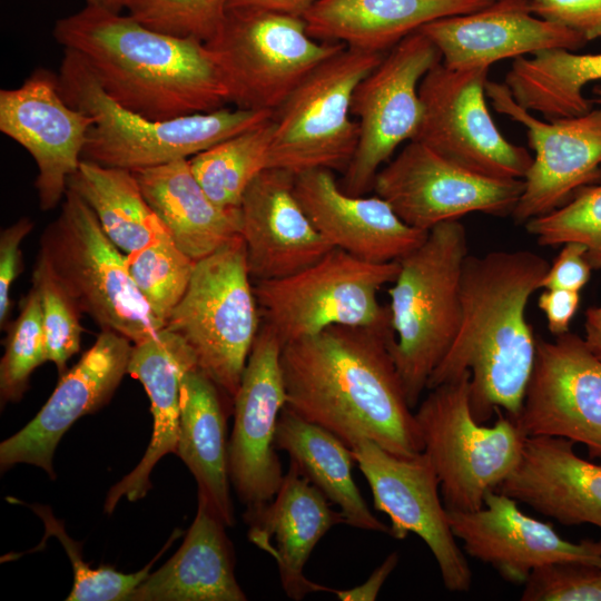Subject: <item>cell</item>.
<instances>
[{
    "mask_svg": "<svg viewBox=\"0 0 601 601\" xmlns=\"http://www.w3.org/2000/svg\"><path fill=\"white\" fill-rule=\"evenodd\" d=\"M7 332L0 362L1 406L19 402L29 387L32 372L47 362L42 304L35 285L21 299L19 315Z\"/></svg>",
    "mask_w": 601,
    "mask_h": 601,
    "instance_id": "38",
    "label": "cell"
},
{
    "mask_svg": "<svg viewBox=\"0 0 601 601\" xmlns=\"http://www.w3.org/2000/svg\"><path fill=\"white\" fill-rule=\"evenodd\" d=\"M130 276L154 316L166 325L184 297L196 260L186 255L167 230L147 245L126 254Z\"/></svg>",
    "mask_w": 601,
    "mask_h": 601,
    "instance_id": "36",
    "label": "cell"
},
{
    "mask_svg": "<svg viewBox=\"0 0 601 601\" xmlns=\"http://www.w3.org/2000/svg\"><path fill=\"white\" fill-rule=\"evenodd\" d=\"M393 339L391 324L334 325L284 344L286 406L349 447L366 439L400 455L423 452L392 355Z\"/></svg>",
    "mask_w": 601,
    "mask_h": 601,
    "instance_id": "1",
    "label": "cell"
},
{
    "mask_svg": "<svg viewBox=\"0 0 601 601\" xmlns=\"http://www.w3.org/2000/svg\"><path fill=\"white\" fill-rule=\"evenodd\" d=\"M591 265L587 259V247L578 242H568L541 280V288H558L580 292L589 282Z\"/></svg>",
    "mask_w": 601,
    "mask_h": 601,
    "instance_id": "45",
    "label": "cell"
},
{
    "mask_svg": "<svg viewBox=\"0 0 601 601\" xmlns=\"http://www.w3.org/2000/svg\"><path fill=\"white\" fill-rule=\"evenodd\" d=\"M515 422L525 437H563L601 460V361L570 331L536 337L533 368Z\"/></svg>",
    "mask_w": 601,
    "mask_h": 601,
    "instance_id": "17",
    "label": "cell"
},
{
    "mask_svg": "<svg viewBox=\"0 0 601 601\" xmlns=\"http://www.w3.org/2000/svg\"><path fill=\"white\" fill-rule=\"evenodd\" d=\"M601 80V53L549 49L513 60L504 83L514 100L548 120L575 117L592 109L585 85Z\"/></svg>",
    "mask_w": 601,
    "mask_h": 601,
    "instance_id": "33",
    "label": "cell"
},
{
    "mask_svg": "<svg viewBox=\"0 0 601 601\" xmlns=\"http://www.w3.org/2000/svg\"><path fill=\"white\" fill-rule=\"evenodd\" d=\"M466 257V230L456 219L431 228L425 240L398 260V274L388 289L391 348L413 410L457 333Z\"/></svg>",
    "mask_w": 601,
    "mask_h": 601,
    "instance_id": "5",
    "label": "cell"
},
{
    "mask_svg": "<svg viewBox=\"0 0 601 601\" xmlns=\"http://www.w3.org/2000/svg\"><path fill=\"white\" fill-rule=\"evenodd\" d=\"M289 461L275 496L246 510L248 540L276 561L282 589L295 601L314 592L335 589L309 580L305 565L321 539L335 525L345 523L339 510Z\"/></svg>",
    "mask_w": 601,
    "mask_h": 601,
    "instance_id": "25",
    "label": "cell"
},
{
    "mask_svg": "<svg viewBox=\"0 0 601 601\" xmlns=\"http://www.w3.org/2000/svg\"><path fill=\"white\" fill-rule=\"evenodd\" d=\"M228 0H124L128 14L146 27L177 36L211 40L219 31Z\"/></svg>",
    "mask_w": 601,
    "mask_h": 601,
    "instance_id": "41",
    "label": "cell"
},
{
    "mask_svg": "<svg viewBox=\"0 0 601 601\" xmlns=\"http://www.w3.org/2000/svg\"><path fill=\"white\" fill-rule=\"evenodd\" d=\"M295 194L313 225L334 248L366 262H398L428 233L404 223L377 195L344 191L329 169L296 175Z\"/></svg>",
    "mask_w": 601,
    "mask_h": 601,
    "instance_id": "24",
    "label": "cell"
},
{
    "mask_svg": "<svg viewBox=\"0 0 601 601\" xmlns=\"http://www.w3.org/2000/svg\"><path fill=\"white\" fill-rule=\"evenodd\" d=\"M223 73L229 102L274 112L321 63L346 46L313 38L302 17L259 9H227L206 42Z\"/></svg>",
    "mask_w": 601,
    "mask_h": 601,
    "instance_id": "9",
    "label": "cell"
},
{
    "mask_svg": "<svg viewBox=\"0 0 601 601\" xmlns=\"http://www.w3.org/2000/svg\"><path fill=\"white\" fill-rule=\"evenodd\" d=\"M38 255L101 331L117 332L138 344L165 327L135 285L126 255L73 190L67 189L59 215L43 230Z\"/></svg>",
    "mask_w": 601,
    "mask_h": 601,
    "instance_id": "6",
    "label": "cell"
},
{
    "mask_svg": "<svg viewBox=\"0 0 601 601\" xmlns=\"http://www.w3.org/2000/svg\"><path fill=\"white\" fill-rule=\"evenodd\" d=\"M260 324L238 234L196 262L189 286L165 327L186 341L197 367L234 398Z\"/></svg>",
    "mask_w": 601,
    "mask_h": 601,
    "instance_id": "8",
    "label": "cell"
},
{
    "mask_svg": "<svg viewBox=\"0 0 601 601\" xmlns=\"http://www.w3.org/2000/svg\"><path fill=\"white\" fill-rule=\"evenodd\" d=\"M225 524L198 496L191 526L177 552L150 572L129 601H245Z\"/></svg>",
    "mask_w": 601,
    "mask_h": 601,
    "instance_id": "29",
    "label": "cell"
},
{
    "mask_svg": "<svg viewBox=\"0 0 601 601\" xmlns=\"http://www.w3.org/2000/svg\"><path fill=\"white\" fill-rule=\"evenodd\" d=\"M33 221L21 217L0 233V327L7 328L11 308V287L22 270L20 245L33 229Z\"/></svg>",
    "mask_w": 601,
    "mask_h": 601,
    "instance_id": "44",
    "label": "cell"
},
{
    "mask_svg": "<svg viewBox=\"0 0 601 601\" xmlns=\"http://www.w3.org/2000/svg\"><path fill=\"white\" fill-rule=\"evenodd\" d=\"M87 6L98 7L110 10L112 12H120L124 8V0H86Z\"/></svg>",
    "mask_w": 601,
    "mask_h": 601,
    "instance_id": "50",
    "label": "cell"
},
{
    "mask_svg": "<svg viewBox=\"0 0 601 601\" xmlns=\"http://www.w3.org/2000/svg\"><path fill=\"white\" fill-rule=\"evenodd\" d=\"M594 98L592 99L593 102L601 105V86H597L592 90Z\"/></svg>",
    "mask_w": 601,
    "mask_h": 601,
    "instance_id": "51",
    "label": "cell"
},
{
    "mask_svg": "<svg viewBox=\"0 0 601 601\" xmlns=\"http://www.w3.org/2000/svg\"><path fill=\"white\" fill-rule=\"evenodd\" d=\"M531 11L579 33L587 42L601 38V0H531Z\"/></svg>",
    "mask_w": 601,
    "mask_h": 601,
    "instance_id": "43",
    "label": "cell"
},
{
    "mask_svg": "<svg viewBox=\"0 0 601 601\" xmlns=\"http://www.w3.org/2000/svg\"><path fill=\"white\" fill-rule=\"evenodd\" d=\"M522 601H601V565L562 561L533 570Z\"/></svg>",
    "mask_w": 601,
    "mask_h": 601,
    "instance_id": "42",
    "label": "cell"
},
{
    "mask_svg": "<svg viewBox=\"0 0 601 601\" xmlns=\"http://www.w3.org/2000/svg\"><path fill=\"white\" fill-rule=\"evenodd\" d=\"M319 0H228L227 9L247 8L302 17Z\"/></svg>",
    "mask_w": 601,
    "mask_h": 601,
    "instance_id": "48",
    "label": "cell"
},
{
    "mask_svg": "<svg viewBox=\"0 0 601 601\" xmlns=\"http://www.w3.org/2000/svg\"><path fill=\"white\" fill-rule=\"evenodd\" d=\"M92 124L91 116L66 101L51 70L37 68L19 87L0 90V131L33 158L41 210L63 200Z\"/></svg>",
    "mask_w": 601,
    "mask_h": 601,
    "instance_id": "19",
    "label": "cell"
},
{
    "mask_svg": "<svg viewBox=\"0 0 601 601\" xmlns=\"http://www.w3.org/2000/svg\"><path fill=\"white\" fill-rule=\"evenodd\" d=\"M384 56L345 47L316 67L273 112L268 168L345 170L359 134L354 90Z\"/></svg>",
    "mask_w": 601,
    "mask_h": 601,
    "instance_id": "10",
    "label": "cell"
},
{
    "mask_svg": "<svg viewBox=\"0 0 601 601\" xmlns=\"http://www.w3.org/2000/svg\"><path fill=\"white\" fill-rule=\"evenodd\" d=\"M194 368H197V359L190 346L166 327L134 344L128 374L145 387L150 400L154 430L144 457L110 489L104 505L106 513H112L122 496L131 502L142 499L151 487L149 476L154 466L166 454H176L181 381Z\"/></svg>",
    "mask_w": 601,
    "mask_h": 601,
    "instance_id": "27",
    "label": "cell"
},
{
    "mask_svg": "<svg viewBox=\"0 0 601 601\" xmlns=\"http://www.w3.org/2000/svg\"><path fill=\"white\" fill-rule=\"evenodd\" d=\"M549 266L530 250L467 255L460 326L427 390L469 372L470 406L477 422L485 423L501 410L513 420L519 416L536 351L526 306Z\"/></svg>",
    "mask_w": 601,
    "mask_h": 601,
    "instance_id": "2",
    "label": "cell"
},
{
    "mask_svg": "<svg viewBox=\"0 0 601 601\" xmlns=\"http://www.w3.org/2000/svg\"><path fill=\"white\" fill-rule=\"evenodd\" d=\"M489 69L435 65L420 83L423 114L413 140L477 175L523 179L532 156L494 124L486 105Z\"/></svg>",
    "mask_w": 601,
    "mask_h": 601,
    "instance_id": "13",
    "label": "cell"
},
{
    "mask_svg": "<svg viewBox=\"0 0 601 601\" xmlns=\"http://www.w3.org/2000/svg\"><path fill=\"white\" fill-rule=\"evenodd\" d=\"M29 508L43 522L46 534L42 542L48 536L57 538L69 556L73 571V585L67 601H129L134 591L149 575L155 561L173 541L181 535V531L176 530L157 556L138 572L122 573L109 566L91 569L82 560L81 544L68 535L63 523L55 518L49 506L32 504Z\"/></svg>",
    "mask_w": 601,
    "mask_h": 601,
    "instance_id": "37",
    "label": "cell"
},
{
    "mask_svg": "<svg viewBox=\"0 0 601 601\" xmlns=\"http://www.w3.org/2000/svg\"><path fill=\"white\" fill-rule=\"evenodd\" d=\"M220 392L198 367L185 374L176 454L195 476L198 496L205 499L226 526H233L226 415Z\"/></svg>",
    "mask_w": 601,
    "mask_h": 601,
    "instance_id": "31",
    "label": "cell"
},
{
    "mask_svg": "<svg viewBox=\"0 0 601 601\" xmlns=\"http://www.w3.org/2000/svg\"><path fill=\"white\" fill-rule=\"evenodd\" d=\"M398 262L372 263L333 248L290 276L254 283L262 322L283 345L334 325L391 324L388 306L377 293L393 283Z\"/></svg>",
    "mask_w": 601,
    "mask_h": 601,
    "instance_id": "11",
    "label": "cell"
},
{
    "mask_svg": "<svg viewBox=\"0 0 601 601\" xmlns=\"http://www.w3.org/2000/svg\"><path fill=\"white\" fill-rule=\"evenodd\" d=\"M414 415L447 511H475L489 491L513 472L525 436L515 420L496 411L493 425L477 422L470 406V373L427 390Z\"/></svg>",
    "mask_w": 601,
    "mask_h": 601,
    "instance_id": "7",
    "label": "cell"
},
{
    "mask_svg": "<svg viewBox=\"0 0 601 601\" xmlns=\"http://www.w3.org/2000/svg\"><path fill=\"white\" fill-rule=\"evenodd\" d=\"M282 348L277 334L262 322L234 396L228 472L247 510L269 502L285 474L275 447L277 421L287 402Z\"/></svg>",
    "mask_w": 601,
    "mask_h": 601,
    "instance_id": "18",
    "label": "cell"
},
{
    "mask_svg": "<svg viewBox=\"0 0 601 601\" xmlns=\"http://www.w3.org/2000/svg\"><path fill=\"white\" fill-rule=\"evenodd\" d=\"M447 519L469 555L513 583H524L533 570L553 562L601 565V541H566L550 523L525 514L514 499L497 490L486 493L483 508L447 511Z\"/></svg>",
    "mask_w": 601,
    "mask_h": 601,
    "instance_id": "21",
    "label": "cell"
},
{
    "mask_svg": "<svg viewBox=\"0 0 601 601\" xmlns=\"http://www.w3.org/2000/svg\"><path fill=\"white\" fill-rule=\"evenodd\" d=\"M134 344L114 331H101L78 363L68 370L38 414L0 444L1 471L27 463L55 479L52 457L62 435L81 416L112 397L125 374Z\"/></svg>",
    "mask_w": 601,
    "mask_h": 601,
    "instance_id": "20",
    "label": "cell"
},
{
    "mask_svg": "<svg viewBox=\"0 0 601 601\" xmlns=\"http://www.w3.org/2000/svg\"><path fill=\"white\" fill-rule=\"evenodd\" d=\"M579 304V292L558 288H544L538 299V306L545 315L548 329L555 336L570 331V323Z\"/></svg>",
    "mask_w": 601,
    "mask_h": 601,
    "instance_id": "46",
    "label": "cell"
},
{
    "mask_svg": "<svg viewBox=\"0 0 601 601\" xmlns=\"http://www.w3.org/2000/svg\"><path fill=\"white\" fill-rule=\"evenodd\" d=\"M240 229L253 283L290 276L334 247L313 225L295 194V176L266 168L246 188Z\"/></svg>",
    "mask_w": 601,
    "mask_h": 601,
    "instance_id": "22",
    "label": "cell"
},
{
    "mask_svg": "<svg viewBox=\"0 0 601 601\" xmlns=\"http://www.w3.org/2000/svg\"><path fill=\"white\" fill-rule=\"evenodd\" d=\"M175 244L199 260L239 234V208L216 205L196 179L189 159L131 170Z\"/></svg>",
    "mask_w": 601,
    "mask_h": 601,
    "instance_id": "30",
    "label": "cell"
},
{
    "mask_svg": "<svg viewBox=\"0 0 601 601\" xmlns=\"http://www.w3.org/2000/svg\"><path fill=\"white\" fill-rule=\"evenodd\" d=\"M583 339L591 353L601 361V305L585 312Z\"/></svg>",
    "mask_w": 601,
    "mask_h": 601,
    "instance_id": "49",
    "label": "cell"
},
{
    "mask_svg": "<svg viewBox=\"0 0 601 601\" xmlns=\"http://www.w3.org/2000/svg\"><path fill=\"white\" fill-rule=\"evenodd\" d=\"M273 116L189 158L208 197L225 209L239 208L249 184L268 168Z\"/></svg>",
    "mask_w": 601,
    "mask_h": 601,
    "instance_id": "35",
    "label": "cell"
},
{
    "mask_svg": "<svg viewBox=\"0 0 601 601\" xmlns=\"http://www.w3.org/2000/svg\"><path fill=\"white\" fill-rule=\"evenodd\" d=\"M485 91L497 112L526 129L534 151L512 211L516 223L545 215L601 180V105L580 116L544 121L521 107L505 83L487 80Z\"/></svg>",
    "mask_w": 601,
    "mask_h": 601,
    "instance_id": "16",
    "label": "cell"
},
{
    "mask_svg": "<svg viewBox=\"0 0 601 601\" xmlns=\"http://www.w3.org/2000/svg\"><path fill=\"white\" fill-rule=\"evenodd\" d=\"M543 246L578 242L592 268H601V180L580 188L564 205L525 223Z\"/></svg>",
    "mask_w": 601,
    "mask_h": 601,
    "instance_id": "39",
    "label": "cell"
},
{
    "mask_svg": "<svg viewBox=\"0 0 601 601\" xmlns=\"http://www.w3.org/2000/svg\"><path fill=\"white\" fill-rule=\"evenodd\" d=\"M452 69L490 68L494 62L549 49L577 50L579 33L536 17L531 0H494L465 14L441 18L420 29Z\"/></svg>",
    "mask_w": 601,
    "mask_h": 601,
    "instance_id": "23",
    "label": "cell"
},
{
    "mask_svg": "<svg viewBox=\"0 0 601 601\" xmlns=\"http://www.w3.org/2000/svg\"><path fill=\"white\" fill-rule=\"evenodd\" d=\"M574 444L525 437L519 464L496 490L563 525L601 529V465L579 456Z\"/></svg>",
    "mask_w": 601,
    "mask_h": 601,
    "instance_id": "26",
    "label": "cell"
},
{
    "mask_svg": "<svg viewBox=\"0 0 601 601\" xmlns=\"http://www.w3.org/2000/svg\"><path fill=\"white\" fill-rule=\"evenodd\" d=\"M351 449L370 485L375 510L390 518V535L398 540L410 533L420 536L439 565L445 589L469 591L472 571L451 529L428 456L424 452L395 454L366 439Z\"/></svg>",
    "mask_w": 601,
    "mask_h": 601,
    "instance_id": "14",
    "label": "cell"
},
{
    "mask_svg": "<svg viewBox=\"0 0 601 601\" xmlns=\"http://www.w3.org/2000/svg\"><path fill=\"white\" fill-rule=\"evenodd\" d=\"M66 101L92 117L82 160L136 170L190 157L273 116L265 110L227 108L165 120L132 112L111 99L86 62L63 49L58 72Z\"/></svg>",
    "mask_w": 601,
    "mask_h": 601,
    "instance_id": "4",
    "label": "cell"
},
{
    "mask_svg": "<svg viewBox=\"0 0 601 601\" xmlns=\"http://www.w3.org/2000/svg\"><path fill=\"white\" fill-rule=\"evenodd\" d=\"M275 447L286 452L299 472L338 508L346 524L390 534V525L372 513L353 479L352 449L335 434L285 406L277 421Z\"/></svg>",
    "mask_w": 601,
    "mask_h": 601,
    "instance_id": "32",
    "label": "cell"
},
{
    "mask_svg": "<svg viewBox=\"0 0 601 601\" xmlns=\"http://www.w3.org/2000/svg\"><path fill=\"white\" fill-rule=\"evenodd\" d=\"M31 282L42 304L46 358L56 365L61 376L67 372L68 361L80 349L82 313L39 255Z\"/></svg>",
    "mask_w": 601,
    "mask_h": 601,
    "instance_id": "40",
    "label": "cell"
},
{
    "mask_svg": "<svg viewBox=\"0 0 601 601\" xmlns=\"http://www.w3.org/2000/svg\"><path fill=\"white\" fill-rule=\"evenodd\" d=\"M440 61L437 48L418 30L388 50L356 86L351 112L359 134L339 183L344 191L366 195L396 149L416 137L423 114L420 83Z\"/></svg>",
    "mask_w": 601,
    "mask_h": 601,
    "instance_id": "12",
    "label": "cell"
},
{
    "mask_svg": "<svg viewBox=\"0 0 601 601\" xmlns=\"http://www.w3.org/2000/svg\"><path fill=\"white\" fill-rule=\"evenodd\" d=\"M494 0H319L305 12L307 32L321 41L386 53L434 20L477 11Z\"/></svg>",
    "mask_w": 601,
    "mask_h": 601,
    "instance_id": "28",
    "label": "cell"
},
{
    "mask_svg": "<svg viewBox=\"0 0 601 601\" xmlns=\"http://www.w3.org/2000/svg\"><path fill=\"white\" fill-rule=\"evenodd\" d=\"M523 179L477 175L410 140L377 173L373 189L398 217L416 229L456 220L471 213L512 214Z\"/></svg>",
    "mask_w": 601,
    "mask_h": 601,
    "instance_id": "15",
    "label": "cell"
},
{
    "mask_svg": "<svg viewBox=\"0 0 601 601\" xmlns=\"http://www.w3.org/2000/svg\"><path fill=\"white\" fill-rule=\"evenodd\" d=\"M68 189L90 206L106 235L126 254L166 230L131 170L81 160L68 179Z\"/></svg>",
    "mask_w": 601,
    "mask_h": 601,
    "instance_id": "34",
    "label": "cell"
},
{
    "mask_svg": "<svg viewBox=\"0 0 601 601\" xmlns=\"http://www.w3.org/2000/svg\"><path fill=\"white\" fill-rule=\"evenodd\" d=\"M53 37L86 62L111 99L146 118L171 119L229 104L213 52L195 38L92 6L57 20Z\"/></svg>",
    "mask_w": 601,
    "mask_h": 601,
    "instance_id": "3",
    "label": "cell"
},
{
    "mask_svg": "<svg viewBox=\"0 0 601 601\" xmlns=\"http://www.w3.org/2000/svg\"><path fill=\"white\" fill-rule=\"evenodd\" d=\"M398 564V553L392 552L377 566L370 578L361 585L346 590H335V594L342 601H374L384 582Z\"/></svg>",
    "mask_w": 601,
    "mask_h": 601,
    "instance_id": "47",
    "label": "cell"
}]
</instances>
